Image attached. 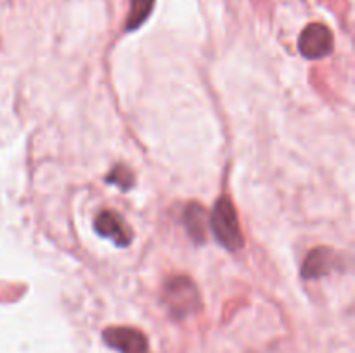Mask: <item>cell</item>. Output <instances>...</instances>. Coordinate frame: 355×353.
Wrapping results in <instances>:
<instances>
[{
    "label": "cell",
    "instance_id": "obj_6",
    "mask_svg": "<svg viewBox=\"0 0 355 353\" xmlns=\"http://www.w3.org/2000/svg\"><path fill=\"white\" fill-rule=\"evenodd\" d=\"M335 262L336 258L333 251H329L328 248H318L309 253V256L305 258L302 273L305 279H318V277L326 275L333 269Z\"/></svg>",
    "mask_w": 355,
    "mask_h": 353
},
{
    "label": "cell",
    "instance_id": "obj_8",
    "mask_svg": "<svg viewBox=\"0 0 355 353\" xmlns=\"http://www.w3.org/2000/svg\"><path fill=\"white\" fill-rule=\"evenodd\" d=\"M155 0H130V10L127 17V31L137 30L142 23L149 17Z\"/></svg>",
    "mask_w": 355,
    "mask_h": 353
},
{
    "label": "cell",
    "instance_id": "obj_7",
    "mask_svg": "<svg viewBox=\"0 0 355 353\" xmlns=\"http://www.w3.org/2000/svg\"><path fill=\"white\" fill-rule=\"evenodd\" d=\"M184 224L189 230L191 237L196 242L205 241L207 237V211L198 203H191L184 211Z\"/></svg>",
    "mask_w": 355,
    "mask_h": 353
},
{
    "label": "cell",
    "instance_id": "obj_2",
    "mask_svg": "<svg viewBox=\"0 0 355 353\" xmlns=\"http://www.w3.org/2000/svg\"><path fill=\"white\" fill-rule=\"evenodd\" d=\"M165 301L172 314L184 317L200 308V293L196 284L186 275H175L165 284Z\"/></svg>",
    "mask_w": 355,
    "mask_h": 353
},
{
    "label": "cell",
    "instance_id": "obj_1",
    "mask_svg": "<svg viewBox=\"0 0 355 353\" xmlns=\"http://www.w3.org/2000/svg\"><path fill=\"white\" fill-rule=\"evenodd\" d=\"M210 225L217 241L225 249L238 251V249L243 248L245 239H243L241 227H239L238 213H236L234 204H232V201L229 197H220L215 203L214 213H211L210 218Z\"/></svg>",
    "mask_w": 355,
    "mask_h": 353
},
{
    "label": "cell",
    "instance_id": "obj_3",
    "mask_svg": "<svg viewBox=\"0 0 355 353\" xmlns=\"http://www.w3.org/2000/svg\"><path fill=\"white\" fill-rule=\"evenodd\" d=\"M302 55L307 59H322L331 54L333 33L328 26L321 23H312L302 31L298 42Z\"/></svg>",
    "mask_w": 355,
    "mask_h": 353
},
{
    "label": "cell",
    "instance_id": "obj_5",
    "mask_svg": "<svg viewBox=\"0 0 355 353\" xmlns=\"http://www.w3.org/2000/svg\"><path fill=\"white\" fill-rule=\"evenodd\" d=\"M104 341L121 353H148V341L139 331L130 327H111L104 331Z\"/></svg>",
    "mask_w": 355,
    "mask_h": 353
},
{
    "label": "cell",
    "instance_id": "obj_4",
    "mask_svg": "<svg viewBox=\"0 0 355 353\" xmlns=\"http://www.w3.org/2000/svg\"><path fill=\"white\" fill-rule=\"evenodd\" d=\"M94 227H96L97 234L111 239L114 244L121 246V248H125V246L132 242V228L128 227L127 221L116 211H101L97 215L96 221H94Z\"/></svg>",
    "mask_w": 355,
    "mask_h": 353
},
{
    "label": "cell",
    "instance_id": "obj_9",
    "mask_svg": "<svg viewBox=\"0 0 355 353\" xmlns=\"http://www.w3.org/2000/svg\"><path fill=\"white\" fill-rule=\"evenodd\" d=\"M106 182L114 183V185H118L120 189L127 190V189H130L132 183H134V175H132V172L127 168V166L118 165V166H114L113 172L106 176Z\"/></svg>",
    "mask_w": 355,
    "mask_h": 353
}]
</instances>
